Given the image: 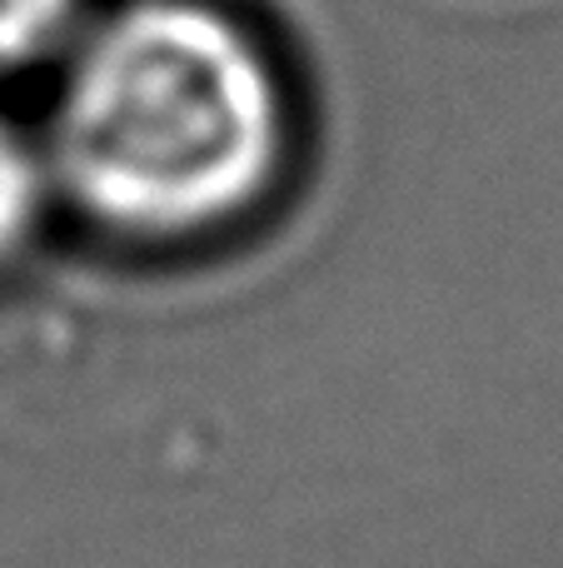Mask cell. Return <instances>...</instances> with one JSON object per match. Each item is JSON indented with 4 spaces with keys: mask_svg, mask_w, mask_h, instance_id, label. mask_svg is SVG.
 Returning a JSON list of instances; mask_svg holds the SVG:
<instances>
[{
    "mask_svg": "<svg viewBox=\"0 0 563 568\" xmlns=\"http://www.w3.org/2000/svg\"><path fill=\"white\" fill-rule=\"evenodd\" d=\"M45 155L60 200L125 240H199L245 220L289 160L275 60L225 10L135 0L75 45Z\"/></svg>",
    "mask_w": 563,
    "mask_h": 568,
    "instance_id": "1",
    "label": "cell"
},
{
    "mask_svg": "<svg viewBox=\"0 0 563 568\" xmlns=\"http://www.w3.org/2000/svg\"><path fill=\"white\" fill-rule=\"evenodd\" d=\"M55 200L60 190L50 175L45 140L0 115V270L35 245Z\"/></svg>",
    "mask_w": 563,
    "mask_h": 568,
    "instance_id": "2",
    "label": "cell"
},
{
    "mask_svg": "<svg viewBox=\"0 0 563 568\" xmlns=\"http://www.w3.org/2000/svg\"><path fill=\"white\" fill-rule=\"evenodd\" d=\"M80 16V0H0V70L55 55Z\"/></svg>",
    "mask_w": 563,
    "mask_h": 568,
    "instance_id": "3",
    "label": "cell"
}]
</instances>
